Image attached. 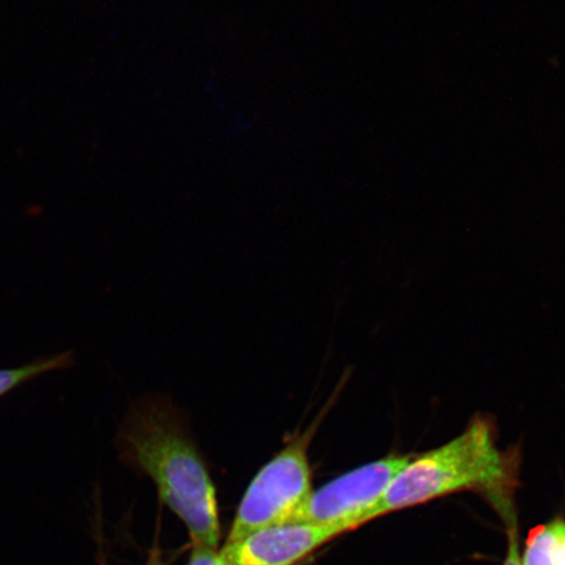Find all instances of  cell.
<instances>
[{"label": "cell", "instance_id": "2", "mask_svg": "<svg viewBox=\"0 0 565 565\" xmlns=\"http://www.w3.org/2000/svg\"><path fill=\"white\" fill-rule=\"evenodd\" d=\"M511 463L498 448L492 422L480 416L454 440L409 458L374 507L372 520L459 491L503 493Z\"/></svg>", "mask_w": 565, "mask_h": 565}, {"label": "cell", "instance_id": "1", "mask_svg": "<svg viewBox=\"0 0 565 565\" xmlns=\"http://www.w3.org/2000/svg\"><path fill=\"white\" fill-rule=\"evenodd\" d=\"M116 444L122 461L157 486L160 500L185 524L193 545L217 548L215 486L179 407L161 395L139 398L127 409Z\"/></svg>", "mask_w": 565, "mask_h": 565}, {"label": "cell", "instance_id": "9", "mask_svg": "<svg viewBox=\"0 0 565 565\" xmlns=\"http://www.w3.org/2000/svg\"><path fill=\"white\" fill-rule=\"evenodd\" d=\"M504 565H522L519 554L518 541H515L514 533H511L510 536V548H508V555Z\"/></svg>", "mask_w": 565, "mask_h": 565}, {"label": "cell", "instance_id": "4", "mask_svg": "<svg viewBox=\"0 0 565 565\" xmlns=\"http://www.w3.org/2000/svg\"><path fill=\"white\" fill-rule=\"evenodd\" d=\"M413 456H388L330 480L310 494L291 522L338 526L349 532L372 520L374 507Z\"/></svg>", "mask_w": 565, "mask_h": 565}, {"label": "cell", "instance_id": "7", "mask_svg": "<svg viewBox=\"0 0 565 565\" xmlns=\"http://www.w3.org/2000/svg\"><path fill=\"white\" fill-rule=\"evenodd\" d=\"M73 363V352L68 351L34 360L33 363L19 366V369L0 370V398L15 391L18 386L28 383V381L41 376V374L70 369Z\"/></svg>", "mask_w": 565, "mask_h": 565}, {"label": "cell", "instance_id": "5", "mask_svg": "<svg viewBox=\"0 0 565 565\" xmlns=\"http://www.w3.org/2000/svg\"><path fill=\"white\" fill-rule=\"evenodd\" d=\"M344 532L338 526L289 522L225 543L221 554L231 565H295Z\"/></svg>", "mask_w": 565, "mask_h": 565}, {"label": "cell", "instance_id": "3", "mask_svg": "<svg viewBox=\"0 0 565 565\" xmlns=\"http://www.w3.org/2000/svg\"><path fill=\"white\" fill-rule=\"evenodd\" d=\"M327 414L324 407L307 428L295 430L279 454L253 478L238 505L227 543L258 530L289 524L307 503L313 492L309 447Z\"/></svg>", "mask_w": 565, "mask_h": 565}, {"label": "cell", "instance_id": "11", "mask_svg": "<svg viewBox=\"0 0 565 565\" xmlns=\"http://www.w3.org/2000/svg\"><path fill=\"white\" fill-rule=\"evenodd\" d=\"M148 565H162L160 563H151V564H148Z\"/></svg>", "mask_w": 565, "mask_h": 565}, {"label": "cell", "instance_id": "10", "mask_svg": "<svg viewBox=\"0 0 565 565\" xmlns=\"http://www.w3.org/2000/svg\"><path fill=\"white\" fill-rule=\"evenodd\" d=\"M557 563H559V565H565V541L563 542V545L559 550V556H557Z\"/></svg>", "mask_w": 565, "mask_h": 565}, {"label": "cell", "instance_id": "8", "mask_svg": "<svg viewBox=\"0 0 565 565\" xmlns=\"http://www.w3.org/2000/svg\"><path fill=\"white\" fill-rule=\"evenodd\" d=\"M189 565H231L224 559L221 551L204 546H194Z\"/></svg>", "mask_w": 565, "mask_h": 565}, {"label": "cell", "instance_id": "6", "mask_svg": "<svg viewBox=\"0 0 565 565\" xmlns=\"http://www.w3.org/2000/svg\"><path fill=\"white\" fill-rule=\"evenodd\" d=\"M565 541V522L555 520L547 525H541L530 533L524 565H559L557 556Z\"/></svg>", "mask_w": 565, "mask_h": 565}]
</instances>
